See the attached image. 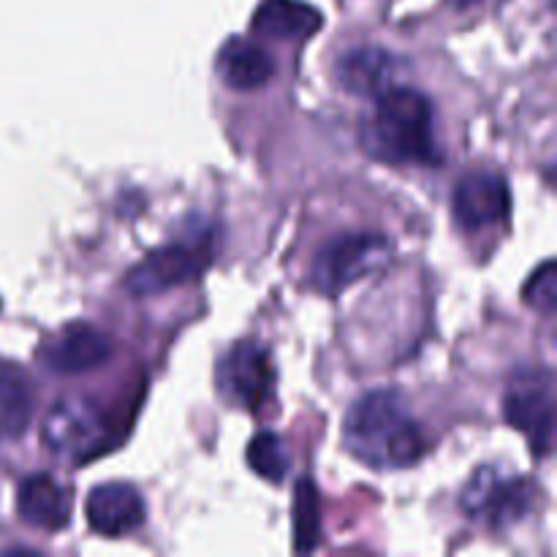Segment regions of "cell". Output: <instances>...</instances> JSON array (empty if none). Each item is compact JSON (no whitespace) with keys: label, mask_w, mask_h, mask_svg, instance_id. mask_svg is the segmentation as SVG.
Masks as SVG:
<instances>
[{"label":"cell","mask_w":557,"mask_h":557,"mask_svg":"<svg viewBox=\"0 0 557 557\" xmlns=\"http://www.w3.org/2000/svg\"><path fill=\"white\" fill-rule=\"evenodd\" d=\"M321 542L319 490L310 479H299L294 487V549L313 553Z\"/></svg>","instance_id":"cell-17"},{"label":"cell","mask_w":557,"mask_h":557,"mask_svg":"<svg viewBox=\"0 0 557 557\" xmlns=\"http://www.w3.org/2000/svg\"><path fill=\"white\" fill-rule=\"evenodd\" d=\"M455 221L468 232L495 226L511 210L509 185L495 172H471L457 183L451 196Z\"/></svg>","instance_id":"cell-10"},{"label":"cell","mask_w":557,"mask_h":557,"mask_svg":"<svg viewBox=\"0 0 557 557\" xmlns=\"http://www.w3.org/2000/svg\"><path fill=\"white\" fill-rule=\"evenodd\" d=\"M87 522L96 533L109 539L125 536L145 522V500L139 490L123 482H109L92 487L85 504Z\"/></svg>","instance_id":"cell-12"},{"label":"cell","mask_w":557,"mask_h":557,"mask_svg":"<svg viewBox=\"0 0 557 557\" xmlns=\"http://www.w3.org/2000/svg\"><path fill=\"white\" fill-rule=\"evenodd\" d=\"M215 381L228 406L259 411L275 384L270 351L256 341L234 343L218 362Z\"/></svg>","instance_id":"cell-8"},{"label":"cell","mask_w":557,"mask_h":557,"mask_svg":"<svg viewBox=\"0 0 557 557\" xmlns=\"http://www.w3.org/2000/svg\"><path fill=\"white\" fill-rule=\"evenodd\" d=\"M215 237L218 234L210 223L188 228V234L152 250L145 261H139L125 277V288L134 297H152V294L172 292V288L194 281L215 259Z\"/></svg>","instance_id":"cell-3"},{"label":"cell","mask_w":557,"mask_h":557,"mask_svg":"<svg viewBox=\"0 0 557 557\" xmlns=\"http://www.w3.org/2000/svg\"><path fill=\"white\" fill-rule=\"evenodd\" d=\"M533 498H536V490L528 479L509 476L498 468L484 466L462 487L460 506L471 520L495 528V531H504V528L525 520Z\"/></svg>","instance_id":"cell-7"},{"label":"cell","mask_w":557,"mask_h":557,"mask_svg":"<svg viewBox=\"0 0 557 557\" xmlns=\"http://www.w3.org/2000/svg\"><path fill=\"white\" fill-rule=\"evenodd\" d=\"M248 466L253 468L256 476L267 479L272 484H281L288 476V468H292V457H288L286 444H283L281 435L275 433H259L250 438L248 455H245Z\"/></svg>","instance_id":"cell-18"},{"label":"cell","mask_w":557,"mask_h":557,"mask_svg":"<svg viewBox=\"0 0 557 557\" xmlns=\"http://www.w3.org/2000/svg\"><path fill=\"white\" fill-rule=\"evenodd\" d=\"M218 74L232 90H256L264 87L275 74V60L253 38L234 36L218 52Z\"/></svg>","instance_id":"cell-14"},{"label":"cell","mask_w":557,"mask_h":557,"mask_svg":"<svg viewBox=\"0 0 557 557\" xmlns=\"http://www.w3.org/2000/svg\"><path fill=\"white\" fill-rule=\"evenodd\" d=\"M346 449L364 466L392 471L419 462L428 451L422 428L395 389H375L359 397L343 428Z\"/></svg>","instance_id":"cell-1"},{"label":"cell","mask_w":557,"mask_h":557,"mask_svg":"<svg viewBox=\"0 0 557 557\" xmlns=\"http://www.w3.org/2000/svg\"><path fill=\"white\" fill-rule=\"evenodd\" d=\"M504 417L520 430L533 455L547 457L555 438V384L547 370L525 368L511 375L504 395Z\"/></svg>","instance_id":"cell-6"},{"label":"cell","mask_w":557,"mask_h":557,"mask_svg":"<svg viewBox=\"0 0 557 557\" xmlns=\"http://www.w3.org/2000/svg\"><path fill=\"white\" fill-rule=\"evenodd\" d=\"M16 509H20L22 522L38 528V531L54 533L63 531L71 522L74 498H71L69 487H63L58 479L47 476V473H36V476H27L20 484Z\"/></svg>","instance_id":"cell-13"},{"label":"cell","mask_w":557,"mask_h":557,"mask_svg":"<svg viewBox=\"0 0 557 557\" xmlns=\"http://www.w3.org/2000/svg\"><path fill=\"white\" fill-rule=\"evenodd\" d=\"M324 16L305 0H264L256 9L250 27L259 36L281 38V41H308L321 30Z\"/></svg>","instance_id":"cell-15"},{"label":"cell","mask_w":557,"mask_h":557,"mask_svg":"<svg viewBox=\"0 0 557 557\" xmlns=\"http://www.w3.org/2000/svg\"><path fill=\"white\" fill-rule=\"evenodd\" d=\"M460 9H473V5H487V3H500V0H455Z\"/></svg>","instance_id":"cell-20"},{"label":"cell","mask_w":557,"mask_h":557,"mask_svg":"<svg viewBox=\"0 0 557 557\" xmlns=\"http://www.w3.org/2000/svg\"><path fill=\"white\" fill-rule=\"evenodd\" d=\"M112 351L114 348L107 332L85 324V321H76V324L63 326L58 335L49 337L38 351V359L49 373L76 375L101 368L112 357Z\"/></svg>","instance_id":"cell-9"},{"label":"cell","mask_w":557,"mask_h":557,"mask_svg":"<svg viewBox=\"0 0 557 557\" xmlns=\"http://www.w3.org/2000/svg\"><path fill=\"white\" fill-rule=\"evenodd\" d=\"M44 444L65 462H87L112 444V428L90 397H63L44 419Z\"/></svg>","instance_id":"cell-5"},{"label":"cell","mask_w":557,"mask_h":557,"mask_svg":"<svg viewBox=\"0 0 557 557\" xmlns=\"http://www.w3.org/2000/svg\"><path fill=\"white\" fill-rule=\"evenodd\" d=\"M33 419L30 379L14 364L0 362V446L22 438Z\"/></svg>","instance_id":"cell-16"},{"label":"cell","mask_w":557,"mask_h":557,"mask_svg":"<svg viewBox=\"0 0 557 557\" xmlns=\"http://www.w3.org/2000/svg\"><path fill=\"white\" fill-rule=\"evenodd\" d=\"M395 245L389 237L373 232H351L330 239L315 253L313 283L326 297H337L362 277L389 267Z\"/></svg>","instance_id":"cell-4"},{"label":"cell","mask_w":557,"mask_h":557,"mask_svg":"<svg viewBox=\"0 0 557 557\" xmlns=\"http://www.w3.org/2000/svg\"><path fill=\"white\" fill-rule=\"evenodd\" d=\"M364 150L386 163H441L435 109L424 92L395 85L375 96V109L362 131Z\"/></svg>","instance_id":"cell-2"},{"label":"cell","mask_w":557,"mask_h":557,"mask_svg":"<svg viewBox=\"0 0 557 557\" xmlns=\"http://www.w3.org/2000/svg\"><path fill=\"white\" fill-rule=\"evenodd\" d=\"M525 305L528 308L539 310V313H544V315L555 313L557 275H555L553 261H547V264H542L536 272H533V277L528 281V286H525Z\"/></svg>","instance_id":"cell-19"},{"label":"cell","mask_w":557,"mask_h":557,"mask_svg":"<svg viewBox=\"0 0 557 557\" xmlns=\"http://www.w3.org/2000/svg\"><path fill=\"white\" fill-rule=\"evenodd\" d=\"M400 71V58L384 47L348 49L335 65V76L343 90L362 98H375L389 90V87H395Z\"/></svg>","instance_id":"cell-11"}]
</instances>
